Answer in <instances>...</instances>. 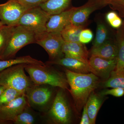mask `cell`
<instances>
[{
  "mask_svg": "<svg viewBox=\"0 0 124 124\" xmlns=\"http://www.w3.org/2000/svg\"><path fill=\"white\" fill-rule=\"evenodd\" d=\"M101 85L104 88H119L124 89V68L112 71L108 79Z\"/></svg>",
  "mask_w": 124,
  "mask_h": 124,
  "instance_id": "20",
  "label": "cell"
},
{
  "mask_svg": "<svg viewBox=\"0 0 124 124\" xmlns=\"http://www.w3.org/2000/svg\"><path fill=\"white\" fill-rule=\"evenodd\" d=\"M64 41L60 33L46 31L36 34L35 43L42 46L46 51L49 55V61L63 57L62 48Z\"/></svg>",
  "mask_w": 124,
  "mask_h": 124,
  "instance_id": "5",
  "label": "cell"
},
{
  "mask_svg": "<svg viewBox=\"0 0 124 124\" xmlns=\"http://www.w3.org/2000/svg\"><path fill=\"white\" fill-rule=\"evenodd\" d=\"M75 8L72 7L60 13L50 16L46 23V31L61 33L65 27L70 23L71 16Z\"/></svg>",
  "mask_w": 124,
  "mask_h": 124,
  "instance_id": "11",
  "label": "cell"
},
{
  "mask_svg": "<svg viewBox=\"0 0 124 124\" xmlns=\"http://www.w3.org/2000/svg\"><path fill=\"white\" fill-rule=\"evenodd\" d=\"M106 19L108 24L113 28L119 29L122 26L123 21L116 11L108 13L106 15Z\"/></svg>",
  "mask_w": 124,
  "mask_h": 124,
  "instance_id": "26",
  "label": "cell"
},
{
  "mask_svg": "<svg viewBox=\"0 0 124 124\" xmlns=\"http://www.w3.org/2000/svg\"><path fill=\"white\" fill-rule=\"evenodd\" d=\"M25 110L15 117L13 122L16 124H32L35 122L33 116Z\"/></svg>",
  "mask_w": 124,
  "mask_h": 124,
  "instance_id": "28",
  "label": "cell"
},
{
  "mask_svg": "<svg viewBox=\"0 0 124 124\" xmlns=\"http://www.w3.org/2000/svg\"><path fill=\"white\" fill-rule=\"evenodd\" d=\"M25 70L36 85H49L62 89L69 90L67 78L61 73L48 67L46 65L27 64Z\"/></svg>",
  "mask_w": 124,
  "mask_h": 124,
  "instance_id": "2",
  "label": "cell"
},
{
  "mask_svg": "<svg viewBox=\"0 0 124 124\" xmlns=\"http://www.w3.org/2000/svg\"><path fill=\"white\" fill-rule=\"evenodd\" d=\"M71 0H48L39 6L50 15L57 14L68 9Z\"/></svg>",
  "mask_w": 124,
  "mask_h": 124,
  "instance_id": "18",
  "label": "cell"
},
{
  "mask_svg": "<svg viewBox=\"0 0 124 124\" xmlns=\"http://www.w3.org/2000/svg\"><path fill=\"white\" fill-rule=\"evenodd\" d=\"M119 29L116 36L117 55L116 69L124 68V33L121 27Z\"/></svg>",
  "mask_w": 124,
  "mask_h": 124,
  "instance_id": "22",
  "label": "cell"
},
{
  "mask_svg": "<svg viewBox=\"0 0 124 124\" xmlns=\"http://www.w3.org/2000/svg\"><path fill=\"white\" fill-rule=\"evenodd\" d=\"M99 93L103 96L110 95L114 97H119L124 95V89L121 88H112L111 89H104Z\"/></svg>",
  "mask_w": 124,
  "mask_h": 124,
  "instance_id": "31",
  "label": "cell"
},
{
  "mask_svg": "<svg viewBox=\"0 0 124 124\" xmlns=\"http://www.w3.org/2000/svg\"><path fill=\"white\" fill-rule=\"evenodd\" d=\"M82 117L80 122V124H91L89 117L87 108L85 104L83 107Z\"/></svg>",
  "mask_w": 124,
  "mask_h": 124,
  "instance_id": "32",
  "label": "cell"
},
{
  "mask_svg": "<svg viewBox=\"0 0 124 124\" xmlns=\"http://www.w3.org/2000/svg\"><path fill=\"white\" fill-rule=\"evenodd\" d=\"M36 33L21 25L15 26L5 48L0 56V60L13 58L23 47L35 43Z\"/></svg>",
  "mask_w": 124,
  "mask_h": 124,
  "instance_id": "3",
  "label": "cell"
},
{
  "mask_svg": "<svg viewBox=\"0 0 124 124\" xmlns=\"http://www.w3.org/2000/svg\"><path fill=\"white\" fill-rule=\"evenodd\" d=\"M100 6L97 2H89L81 7H76L71 16L70 23L77 26L84 25L90 15Z\"/></svg>",
  "mask_w": 124,
  "mask_h": 124,
  "instance_id": "15",
  "label": "cell"
},
{
  "mask_svg": "<svg viewBox=\"0 0 124 124\" xmlns=\"http://www.w3.org/2000/svg\"><path fill=\"white\" fill-rule=\"evenodd\" d=\"M15 26L6 25L0 26V56L7 46Z\"/></svg>",
  "mask_w": 124,
  "mask_h": 124,
  "instance_id": "23",
  "label": "cell"
},
{
  "mask_svg": "<svg viewBox=\"0 0 124 124\" xmlns=\"http://www.w3.org/2000/svg\"><path fill=\"white\" fill-rule=\"evenodd\" d=\"M52 93L51 90L46 86H31L27 90L26 96L31 104L37 106H42L48 102Z\"/></svg>",
  "mask_w": 124,
  "mask_h": 124,
  "instance_id": "13",
  "label": "cell"
},
{
  "mask_svg": "<svg viewBox=\"0 0 124 124\" xmlns=\"http://www.w3.org/2000/svg\"><path fill=\"white\" fill-rule=\"evenodd\" d=\"M105 96L93 92L88 99L86 105L91 124H95L99 111L105 100Z\"/></svg>",
  "mask_w": 124,
  "mask_h": 124,
  "instance_id": "16",
  "label": "cell"
},
{
  "mask_svg": "<svg viewBox=\"0 0 124 124\" xmlns=\"http://www.w3.org/2000/svg\"><path fill=\"white\" fill-rule=\"evenodd\" d=\"M62 51L65 57L76 59L89 63V51L84 44L64 41Z\"/></svg>",
  "mask_w": 124,
  "mask_h": 124,
  "instance_id": "14",
  "label": "cell"
},
{
  "mask_svg": "<svg viewBox=\"0 0 124 124\" xmlns=\"http://www.w3.org/2000/svg\"><path fill=\"white\" fill-rule=\"evenodd\" d=\"M26 64H17L0 72V85L26 93L27 90L32 86L31 80L24 72Z\"/></svg>",
  "mask_w": 124,
  "mask_h": 124,
  "instance_id": "4",
  "label": "cell"
},
{
  "mask_svg": "<svg viewBox=\"0 0 124 124\" xmlns=\"http://www.w3.org/2000/svg\"><path fill=\"white\" fill-rule=\"evenodd\" d=\"M64 71L70 86L68 90L73 98L76 110L80 113L91 93L99 86V77L93 73H76L66 68Z\"/></svg>",
  "mask_w": 124,
  "mask_h": 124,
  "instance_id": "1",
  "label": "cell"
},
{
  "mask_svg": "<svg viewBox=\"0 0 124 124\" xmlns=\"http://www.w3.org/2000/svg\"><path fill=\"white\" fill-rule=\"evenodd\" d=\"M23 94H25L15 89L6 88L0 97V106L7 104Z\"/></svg>",
  "mask_w": 124,
  "mask_h": 124,
  "instance_id": "25",
  "label": "cell"
},
{
  "mask_svg": "<svg viewBox=\"0 0 124 124\" xmlns=\"http://www.w3.org/2000/svg\"><path fill=\"white\" fill-rule=\"evenodd\" d=\"M84 29V25L77 26L70 23L60 33L64 41L79 42L80 33Z\"/></svg>",
  "mask_w": 124,
  "mask_h": 124,
  "instance_id": "21",
  "label": "cell"
},
{
  "mask_svg": "<svg viewBox=\"0 0 124 124\" xmlns=\"http://www.w3.org/2000/svg\"><path fill=\"white\" fill-rule=\"evenodd\" d=\"M50 15L39 6L28 9L21 17L18 25L33 31L36 34L46 31V24Z\"/></svg>",
  "mask_w": 124,
  "mask_h": 124,
  "instance_id": "6",
  "label": "cell"
},
{
  "mask_svg": "<svg viewBox=\"0 0 124 124\" xmlns=\"http://www.w3.org/2000/svg\"><path fill=\"white\" fill-rule=\"evenodd\" d=\"M93 35L90 29H83L80 33L79 41L82 44H88L93 40Z\"/></svg>",
  "mask_w": 124,
  "mask_h": 124,
  "instance_id": "29",
  "label": "cell"
},
{
  "mask_svg": "<svg viewBox=\"0 0 124 124\" xmlns=\"http://www.w3.org/2000/svg\"><path fill=\"white\" fill-rule=\"evenodd\" d=\"M28 9L16 0H8L0 4V20L2 25L17 26L22 16Z\"/></svg>",
  "mask_w": 124,
  "mask_h": 124,
  "instance_id": "8",
  "label": "cell"
},
{
  "mask_svg": "<svg viewBox=\"0 0 124 124\" xmlns=\"http://www.w3.org/2000/svg\"><path fill=\"white\" fill-rule=\"evenodd\" d=\"M2 25V23H1V22L0 20V26Z\"/></svg>",
  "mask_w": 124,
  "mask_h": 124,
  "instance_id": "35",
  "label": "cell"
},
{
  "mask_svg": "<svg viewBox=\"0 0 124 124\" xmlns=\"http://www.w3.org/2000/svg\"><path fill=\"white\" fill-rule=\"evenodd\" d=\"M108 33L106 26L102 23H98L96 29V35L93 45V48L98 47L108 40Z\"/></svg>",
  "mask_w": 124,
  "mask_h": 124,
  "instance_id": "24",
  "label": "cell"
},
{
  "mask_svg": "<svg viewBox=\"0 0 124 124\" xmlns=\"http://www.w3.org/2000/svg\"><path fill=\"white\" fill-rule=\"evenodd\" d=\"M47 63L60 65L76 73L82 74L93 73L95 75V71L89 63L76 59L63 57L54 61H49Z\"/></svg>",
  "mask_w": 124,
  "mask_h": 124,
  "instance_id": "12",
  "label": "cell"
},
{
  "mask_svg": "<svg viewBox=\"0 0 124 124\" xmlns=\"http://www.w3.org/2000/svg\"><path fill=\"white\" fill-rule=\"evenodd\" d=\"M89 54L90 56L95 55L108 59L117 58V45L107 40L100 46L95 48L92 47L89 51Z\"/></svg>",
  "mask_w": 124,
  "mask_h": 124,
  "instance_id": "17",
  "label": "cell"
},
{
  "mask_svg": "<svg viewBox=\"0 0 124 124\" xmlns=\"http://www.w3.org/2000/svg\"><path fill=\"white\" fill-rule=\"evenodd\" d=\"M107 4L113 10L118 11L120 17L124 18V0H104L103 5Z\"/></svg>",
  "mask_w": 124,
  "mask_h": 124,
  "instance_id": "27",
  "label": "cell"
},
{
  "mask_svg": "<svg viewBox=\"0 0 124 124\" xmlns=\"http://www.w3.org/2000/svg\"><path fill=\"white\" fill-rule=\"evenodd\" d=\"M88 63L95 71V75L105 81L110 77L111 72L116 69L117 58L108 59L91 55Z\"/></svg>",
  "mask_w": 124,
  "mask_h": 124,
  "instance_id": "10",
  "label": "cell"
},
{
  "mask_svg": "<svg viewBox=\"0 0 124 124\" xmlns=\"http://www.w3.org/2000/svg\"><path fill=\"white\" fill-rule=\"evenodd\" d=\"M27 101L26 94L7 104L0 106V124L13 122L15 117L26 109Z\"/></svg>",
  "mask_w": 124,
  "mask_h": 124,
  "instance_id": "9",
  "label": "cell"
},
{
  "mask_svg": "<svg viewBox=\"0 0 124 124\" xmlns=\"http://www.w3.org/2000/svg\"><path fill=\"white\" fill-rule=\"evenodd\" d=\"M27 9L31 8L38 6L45 2L48 0H16Z\"/></svg>",
  "mask_w": 124,
  "mask_h": 124,
  "instance_id": "30",
  "label": "cell"
},
{
  "mask_svg": "<svg viewBox=\"0 0 124 124\" xmlns=\"http://www.w3.org/2000/svg\"></svg>",
  "mask_w": 124,
  "mask_h": 124,
  "instance_id": "36",
  "label": "cell"
},
{
  "mask_svg": "<svg viewBox=\"0 0 124 124\" xmlns=\"http://www.w3.org/2000/svg\"><path fill=\"white\" fill-rule=\"evenodd\" d=\"M5 88H6L4 86L0 85V97L1 95L2 94V93H3Z\"/></svg>",
  "mask_w": 124,
  "mask_h": 124,
  "instance_id": "33",
  "label": "cell"
},
{
  "mask_svg": "<svg viewBox=\"0 0 124 124\" xmlns=\"http://www.w3.org/2000/svg\"><path fill=\"white\" fill-rule=\"evenodd\" d=\"M49 116L55 124H67L71 122V109L62 90L57 93L49 111Z\"/></svg>",
  "mask_w": 124,
  "mask_h": 124,
  "instance_id": "7",
  "label": "cell"
},
{
  "mask_svg": "<svg viewBox=\"0 0 124 124\" xmlns=\"http://www.w3.org/2000/svg\"><path fill=\"white\" fill-rule=\"evenodd\" d=\"M20 64L46 65L41 61L33 58L30 55H26L15 59L0 60V72L10 67Z\"/></svg>",
  "mask_w": 124,
  "mask_h": 124,
  "instance_id": "19",
  "label": "cell"
},
{
  "mask_svg": "<svg viewBox=\"0 0 124 124\" xmlns=\"http://www.w3.org/2000/svg\"><path fill=\"white\" fill-rule=\"evenodd\" d=\"M121 28H122V30H123V31H124V21H123V22L122 26H121Z\"/></svg>",
  "mask_w": 124,
  "mask_h": 124,
  "instance_id": "34",
  "label": "cell"
}]
</instances>
